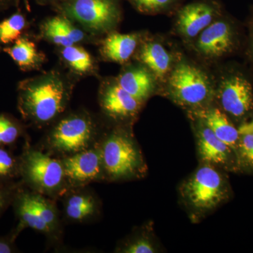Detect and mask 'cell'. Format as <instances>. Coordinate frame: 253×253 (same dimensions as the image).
<instances>
[{
	"label": "cell",
	"instance_id": "cell-27",
	"mask_svg": "<svg viewBox=\"0 0 253 253\" xmlns=\"http://www.w3.org/2000/svg\"><path fill=\"white\" fill-rule=\"evenodd\" d=\"M131 4L143 13H156L171 9L178 0H129Z\"/></svg>",
	"mask_w": 253,
	"mask_h": 253
},
{
	"label": "cell",
	"instance_id": "cell-8",
	"mask_svg": "<svg viewBox=\"0 0 253 253\" xmlns=\"http://www.w3.org/2000/svg\"><path fill=\"white\" fill-rule=\"evenodd\" d=\"M60 159L69 189L105 179L100 140L89 149Z\"/></svg>",
	"mask_w": 253,
	"mask_h": 253
},
{
	"label": "cell",
	"instance_id": "cell-26",
	"mask_svg": "<svg viewBox=\"0 0 253 253\" xmlns=\"http://www.w3.org/2000/svg\"><path fill=\"white\" fill-rule=\"evenodd\" d=\"M239 129V141L238 144L240 156L248 166L253 167V124L245 123Z\"/></svg>",
	"mask_w": 253,
	"mask_h": 253
},
{
	"label": "cell",
	"instance_id": "cell-11",
	"mask_svg": "<svg viewBox=\"0 0 253 253\" xmlns=\"http://www.w3.org/2000/svg\"><path fill=\"white\" fill-rule=\"evenodd\" d=\"M85 187L70 188L62 196L63 215L70 222H88L99 214V201Z\"/></svg>",
	"mask_w": 253,
	"mask_h": 253
},
{
	"label": "cell",
	"instance_id": "cell-21",
	"mask_svg": "<svg viewBox=\"0 0 253 253\" xmlns=\"http://www.w3.org/2000/svg\"><path fill=\"white\" fill-rule=\"evenodd\" d=\"M139 58L159 78L166 76L170 68V55L159 43L149 42L144 44L139 52Z\"/></svg>",
	"mask_w": 253,
	"mask_h": 253
},
{
	"label": "cell",
	"instance_id": "cell-2",
	"mask_svg": "<svg viewBox=\"0 0 253 253\" xmlns=\"http://www.w3.org/2000/svg\"><path fill=\"white\" fill-rule=\"evenodd\" d=\"M11 206L18 220L17 226L12 231L16 237L25 229H31L49 240H59L61 220L54 199L33 191L21 183Z\"/></svg>",
	"mask_w": 253,
	"mask_h": 253
},
{
	"label": "cell",
	"instance_id": "cell-14",
	"mask_svg": "<svg viewBox=\"0 0 253 253\" xmlns=\"http://www.w3.org/2000/svg\"><path fill=\"white\" fill-rule=\"evenodd\" d=\"M232 33L224 21H214L200 33L197 49L199 52L209 57L222 56L232 46Z\"/></svg>",
	"mask_w": 253,
	"mask_h": 253
},
{
	"label": "cell",
	"instance_id": "cell-20",
	"mask_svg": "<svg viewBox=\"0 0 253 253\" xmlns=\"http://www.w3.org/2000/svg\"><path fill=\"white\" fill-rule=\"evenodd\" d=\"M118 84L133 97L142 102L149 96L154 86L151 74L144 68H134L120 75Z\"/></svg>",
	"mask_w": 253,
	"mask_h": 253
},
{
	"label": "cell",
	"instance_id": "cell-12",
	"mask_svg": "<svg viewBox=\"0 0 253 253\" xmlns=\"http://www.w3.org/2000/svg\"><path fill=\"white\" fill-rule=\"evenodd\" d=\"M99 104L103 111L115 119H124L134 116L141 102L123 89L117 82L101 86Z\"/></svg>",
	"mask_w": 253,
	"mask_h": 253
},
{
	"label": "cell",
	"instance_id": "cell-17",
	"mask_svg": "<svg viewBox=\"0 0 253 253\" xmlns=\"http://www.w3.org/2000/svg\"><path fill=\"white\" fill-rule=\"evenodd\" d=\"M137 44L135 34L111 33L102 42L101 54L109 61L123 63L130 59Z\"/></svg>",
	"mask_w": 253,
	"mask_h": 253
},
{
	"label": "cell",
	"instance_id": "cell-16",
	"mask_svg": "<svg viewBox=\"0 0 253 253\" xmlns=\"http://www.w3.org/2000/svg\"><path fill=\"white\" fill-rule=\"evenodd\" d=\"M198 117L216 136L231 149L238 148L239 141V129H236L220 110H204L198 113Z\"/></svg>",
	"mask_w": 253,
	"mask_h": 253
},
{
	"label": "cell",
	"instance_id": "cell-10",
	"mask_svg": "<svg viewBox=\"0 0 253 253\" xmlns=\"http://www.w3.org/2000/svg\"><path fill=\"white\" fill-rule=\"evenodd\" d=\"M219 99L226 113L234 117H242L253 107L252 86L241 76L226 78L219 88Z\"/></svg>",
	"mask_w": 253,
	"mask_h": 253
},
{
	"label": "cell",
	"instance_id": "cell-23",
	"mask_svg": "<svg viewBox=\"0 0 253 253\" xmlns=\"http://www.w3.org/2000/svg\"><path fill=\"white\" fill-rule=\"evenodd\" d=\"M27 27V20L20 11L0 21V44H13L23 36Z\"/></svg>",
	"mask_w": 253,
	"mask_h": 253
},
{
	"label": "cell",
	"instance_id": "cell-4",
	"mask_svg": "<svg viewBox=\"0 0 253 253\" xmlns=\"http://www.w3.org/2000/svg\"><path fill=\"white\" fill-rule=\"evenodd\" d=\"M98 138L97 125L90 115L73 113L55 121L42 144L47 154L61 158L89 149Z\"/></svg>",
	"mask_w": 253,
	"mask_h": 253
},
{
	"label": "cell",
	"instance_id": "cell-13",
	"mask_svg": "<svg viewBox=\"0 0 253 253\" xmlns=\"http://www.w3.org/2000/svg\"><path fill=\"white\" fill-rule=\"evenodd\" d=\"M217 6L209 1L191 3L181 8L177 18L179 31L186 38H194L213 22Z\"/></svg>",
	"mask_w": 253,
	"mask_h": 253
},
{
	"label": "cell",
	"instance_id": "cell-28",
	"mask_svg": "<svg viewBox=\"0 0 253 253\" xmlns=\"http://www.w3.org/2000/svg\"><path fill=\"white\" fill-rule=\"evenodd\" d=\"M21 183L20 180L0 184V216L12 204L15 194Z\"/></svg>",
	"mask_w": 253,
	"mask_h": 253
},
{
	"label": "cell",
	"instance_id": "cell-18",
	"mask_svg": "<svg viewBox=\"0 0 253 253\" xmlns=\"http://www.w3.org/2000/svg\"><path fill=\"white\" fill-rule=\"evenodd\" d=\"M22 71L38 69L44 61V55L37 49L34 42L24 36L3 49Z\"/></svg>",
	"mask_w": 253,
	"mask_h": 253
},
{
	"label": "cell",
	"instance_id": "cell-24",
	"mask_svg": "<svg viewBox=\"0 0 253 253\" xmlns=\"http://www.w3.org/2000/svg\"><path fill=\"white\" fill-rule=\"evenodd\" d=\"M22 123L7 113H0V146L11 148L24 136Z\"/></svg>",
	"mask_w": 253,
	"mask_h": 253
},
{
	"label": "cell",
	"instance_id": "cell-19",
	"mask_svg": "<svg viewBox=\"0 0 253 253\" xmlns=\"http://www.w3.org/2000/svg\"><path fill=\"white\" fill-rule=\"evenodd\" d=\"M198 145L199 154L206 162L221 165L225 164L229 161L231 148L204 124L199 129Z\"/></svg>",
	"mask_w": 253,
	"mask_h": 253
},
{
	"label": "cell",
	"instance_id": "cell-7",
	"mask_svg": "<svg viewBox=\"0 0 253 253\" xmlns=\"http://www.w3.org/2000/svg\"><path fill=\"white\" fill-rule=\"evenodd\" d=\"M183 194L193 207L208 211L225 199V182L215 169L206 166L199 168L186 181Z\"/></svg>",
	"mask_w": 253,
	"mask_h": 253
},
{
	"label": "cell",
	"instance_id": "cell-30",
	"mask_svg": "<svg viewBox=\"0 0 253 253\" xmlns=\"http://www.w3.org/2000/svg\"><path fill=\"white\" fill-rule=\"evenodd\" d=\"M16 236L11 233L6 236H0V253H12L17 252L15 240Z\"/></svg>",
	"mask_w": 253,
	"mask_h": 253
},
{
	"label": "cell",
	"instance_id": "cell-29",
	"mask_svg": "<svg viewBox=\"0 0 253 253\" xmlns=\"http://www.w3.org/2000/svg\"><path fill=\"white\" fill-rule=\"evenodd\" d=\"M120 252L125 253H154L155 249L151 241L146 238H135L126 243Z\"/></svg>",
	"mask_w": 253,
	"mask_h": 253
},
{
	"label": "cell",
	"instance_id": "cell-31",
	"mask_svg": "<svg viewBox=\"0 0 253 253\" xmlns=\"http://www.w3.org/2000/svg\"><path fill=\"white\" fill-rule=\"evenodd\" d=\"M19 0H0V12L15 5Z\"/></svg>",
	"mask_w": 253,
	"mask_h": 253
},
{
	"label": "cell",
	"instance_id": "cell-1",
	"mask_svg": "<svg viewBox=\"0 0 253 253\" xmlns=\"http://www.w3.org/2000/svg\"><path fill=\"white\" fill-rule=\"evenodd\" d=\"M17 106L25 122L37 126L54 123L67 108L72 86L56 71L18 83Z\"/></svg>",
	"mask_w": 253,
	"mask_h": 253
},
{
	"label": "cell",
	"instance_id": "cell-25",
	"mask_svg": "<svg viewBox=\"0 0 253 253\" xmlns=\"http://www.w3.org/2000/svg\"><path fill=\"white\" fill-rule=\"evenodd\" d=\"M9 149L0 146V184L13 182L20 178L19 156Z\"/></svg>",
	"mask_w": 253,
	"mask_h": 253
},
{
	"label": "cell",
	"instance_id": "cell-34",
	"mask_svg": "<svg viewBox=\"0 0 253 253\" xmlns=\"http://www.w3.org/2000/svg\"><path fill=\"white\" fill-rule=\"evenodd\" d=\"M252 123H253V122H252Z\"/></svg>",
	"mask_w": 253,
	"mask_h": 253
},
{
	"label": "cell",
	"instance_id": "cell-3",
	"mask_svg": "<svg viewBox=\"0 0 253 253\" xmlns=\"http://www.w3.org/2000/svg\"><path fill=\"white\" fill-rule=\"evenodd\" d=\"M19 161L21 182L30 189L56 200L69 189L60 158L26 142Z\"/></svg>",
	"mask_w": 253,
	"mask_h": 253
},
{
	"label": "cell",
	"instance_id": "cell-32",
	"mask_svg": "<svg viewBox=\"0 0 253 253\" xmlns=\"http://www.w3.org/2000/svg\"><path fill=\"white\" fill-rule=\"evenodd\" d=\"M39 2L43 3V4H45V3L51 2V1H65V0H38Z\"/></svg>",
	"mask_w": 253,
	"mask_h": 253
},
{
	"label": "cell",
	"instance_id": "cell-9",
	"mask_svg": "<svg viewBox=\"0 0 253 253\" xmlns=\"http://www.w3.org/2000/svg\"><path fill=\"white\" fill-rule=\"evenodd\" d=\"M173 96L181 104L199 106L211 96V87L207 76L199 68L186 63L179 64L169 78Z\"/></svg>",
	"mask_w": 253,
	"mask_h": 253
},
{
	"label": "cell",
	"instance_id": "cell-22",
	"mask_svg": "<svg viewBox=\"0 0 253 253\" xmlns=\"http://www.w3.org/2000/svg\"><path fill=\"white\" fill-rule=\"evenodd\" d=\"M61 58L73 72L84 76L94 73L95 63L92 56L84 48L78 44L61 48Z\"/></svg>",
	"mask_w": 253,
	"mask_h": 253
},
{
	"label": "cell",
	"instance_id": "cell-15",
	"mask_svg": "<svg viewBox=\"0 0 253 253\" xmlns=\"http://www.w3.org/2000/svg\"><path fill=\"white\" fill-rule=\"evenodd\" d=\"M41 32L46 40L61 47L79 44L86 38L85 33L64 16H54L46 20L42 26Z\"/></svg>",
	"mask_w": 253,
	"mask_h": 253
},
{
	"label": "cell",
	"instance_id": "cell-6",
	"mask_svg": "<svg viewBox=\"0 0 253 253\" xmlns=\"http://www.w3.org/2000/svg\"><path fill=\"white\" fill-rule=\"evenodd\" d=\"M59 9L63 16L91 34L106 33L121 18L119 0H65Z\"/></svg>",
	"mask_w": 253,
	"mask_h": 253
},
{
	"label": "cell",
	"instance_id": "cell-5",
	"mask_svg": "<svg viewBox=\"0 0 253 253\" xmlns=\"http://www.w3.org/2000/svg\"><path fill=\"white\" fill-rule=\"evenodd\" d=\"M105 179L111 180L131 177L142 169V159L132 139L114 131L100 139Z\"/></svg>",
	"mask_w": 253,
	"mask_h": 253
},
{
	"label": "cell",
	"instance_id": "cell-33",
	"mask_svg": "<svg viewBox=\"0 0 253 253\" xmlns=\"http://www.w3.org/2000/svg\"><path fill=\"white\" fill-rule=\"evenodd\" d=\"M23 3H24L25 6H26V9L30 11V3L29 0H23Z\"/></svg>",
	"mask_w": 253,
	"mask_h": 253
}]
</instances>
